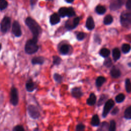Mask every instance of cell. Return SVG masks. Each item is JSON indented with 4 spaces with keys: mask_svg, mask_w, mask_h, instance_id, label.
I'll use <instances>...</instances> for the list:
<instances>
[{
    "mask_svg": "<svg viewBox=\"0 0 131 131\" xmlns=\"http://www.w3.org/2000/svg\"><path fill=\"white\" fill-rule=\"evenodd\" d=\"M25 24L33 34V38L38 39V37L41 32V29L38 24L31 17H28L25 20Z\"/></svg>",
    "mask_w": 131,
    "mask_h": 131,
    "instance_id": "1",
    "label": "cell"
},
{
    "mask_svg": "<svg viewBox=\"0 0 131 131\" xmlns=\"http://www.w3.org/2000/svg\"><path fill=\"white\" fill-rule=\"evenodd\" d=\"M37 41L38 39L33 38L27 40L25 46V51L27 54H33L38 50L39 47L37 44Z\"/></svg>",
    "mask_w": 131,
    "mask_h": 131,
    "instance_id": "2",
    "label": "cell"
},
{
    "mask_svg": "<svg viewBox=\"0 0 131 131\" xmlns=\"http://www.w3.org/2000/svg\"><path fill=\"white\" fill-rule=\"evenodd\" d=\"M1 31L5 33L10 29L11 26V18L9 16H4L1 22Z\"/></svg>",
    "mask_w": 131,
    "mask_h": 131,
    "instance_id": "3",
    "label": "cell"
},
{
    "mask_svg": "<svg viewBox=\"0 0 131 131\" xmlns=\"http://www.w3.org/2000/svg\"><path fill=\"white\" fill-rule=\"evenodd\" d=\"M10 102L14 105H17L18 103V93L15 87H12L10 91Z\"/></svg>",
    "mask_w": 131,
    "mask_h": 131,
    "instance_id": "4",
    "label": "cell"
},
{
    "mask_svg": "<svg viewBox=\"0 0 131 131\" xmlns=\"http://www.w3.org/2000/svg\"><path fill=\"white\" fill-rule=\"evenodd\" d=\"M28 112L30 117L34 119H37L40 116L37 107L33 104H30L28 106Z\"/></svg>",
    "mask_w": 131,
    "mask_h": 131,
    "instance_id": "5",
    "label": "cell"
},
{
    "mask_svg": "<svg viewBox=\"0 0 131 131\" xmlns=\"http://www.w3.org/2000/svg\"><path fill=\"white\" fill-rule=\"evenodd\" d=\"M12 32L16 37H20L22 35V32L19 23L17 20H14L12 24Z\"/></svg>",
    "mask_w": 131,
    "mask_h": 131,
    "instance_id": "6",
    "label": "cell"
},
{
    "mask_svg": "<svg viewBox=\"0 0 131 131\" xmlns=\"http://www.w3.org/2000/svg\"><path fill=\"white\" fill-rule=\"evenodd\" d=\"M121 24L124 26H128L131 24V12L122 13L120 16Z\"/></svg>",
    "mask_w": 131,
    "mask_h": 131,
    "instance_id": "7",
    "label": "cell"
},
{
    "mask_svg": "<svg viewBox=\"0 0 131 131\" xmlns=\"http://www.w3.org/2000/svg\"><path fill=\"white\" fill-rule=\"evenodd\" d=\"M114 102L112 99H109L105 102L102 112V116L103 117H105L107 116L110 110L114 106Z\"/></svg>",
    "mask_w": 131,
    "mask_h": 131,
    "instance_id": "8",
    "label": "cell"
},
{
    "mask_svg": "<svg viewBox=\"0 0 131 131\" xmlns=\"http://www.w3.org/2000/svg\"><path fill=\"white\" fill-rule=\"evenodd\" d=\"M26 89L29 92H32L36 89L35 84L31 79L29 80L26 83Z\"/></svg>",
    "mask_w": 131,
    "mask_h": 131,
    "instance_id": "9",
    "label": "cell"
},
{
    "mask_svg": "<svg viewBox=\"0 0 131 131\" xmlns=\"http://www.w3.org/2000/svg\"><path fill=\"white\" fill-rule=\"evenodd\" d=\"M60 21V16L57 13H53L50 16V23L52 25L58 24Z\"/></svg>",
    "mask_w": 131,
    "mask_h": 131,
    "instance_id": "10",
    "label": "cell"
},
{
    "mask_svg": "<svg viewBox=\"0 0 131 131\" xmlns=\"http://www.w3.org/2000/svg\"><path fill=\"white\" fill-rule=\"evenodd\" d=\"M71 93H72V95L74 97L76 98H79L81 97L83 95V93L81 92L80 88H73L72 90Z\"/></svg>",
    "mask_w": 131,
    "mask_h": 131,
    "instance_id": "11",
    "label": "cell"
},
{
    "mask_svg": "<svg viewBox=\"0 0 131 131\" xmlns=\"http://www.w3.org/2000/svg\"><path fill=\"white\" fill-rule=\"evenodd\" d=\"M123 2L121 1H117L112 2L110 5V9L112 10L119 9L122 5Z\"/></svg>",
    "mask_w": 131,
    "mask_h": 131,
    "instance_id": "12",
    "label": "cell"
},
{
    "mask_svg": "<svg viewBox=\"0 0 131 131\" xmlns=\"http://www.w3.org/2000/svg\"><path fill=\"white\" fill-rule=\"evenodd\" d=\"M45 61V58L42 56H36L33 57L31 60L33 64H42Z\"/></svg>",
    "mask_w": 131,
    "mask_h": 131,
    "instance_id": "13",
    "label": "cell"
},
{
    "mask_svg": "<svg viewBox=\"0 0 131 131\" xmlns=\"http://www.w3.org/2000/svg\"><path fill=\"white\" fill-rule=\"evenodd\" d=\"M86 27L88 29L91 30H93L95 27V24L93 20V18L90 16L89 17L86 21Z\"/></svg>",
    "mask_w": 131,
    "mask_h": 131,
    "instance_id": "14",
    "label": "cell"
},
{
    "mask_svg": "<svg viewBox=\"0 0 131 131\" xmlns=\"http://www.w3.org/2000/svg\"><path fill=\"white\" fill-rule=\"evenodd\" d=\"M96 97L94 93H91L86 100V103L89 105H93L96 103Z\"/></svg>",
    "mask_w": 131,
    "mask_h": 131,
    "instance_id": "15",
    "label": "cell"
},
{
    "mask_svg": "<svg viewBox=\"0 0 131 131\" xmlns=\"http://www.w3.org/2000/svg\"><path fill=\"white\" fill-rule=\"evenodd\" d=\"M111 75L113 78H117L120 76L121 72L119 69L114 67L111 71Z\"/></svg>",
    "mask_w": 131,
    "mask_h": 131,
    "instance_id": "16",
    "label": "cell"
},
{
    "mask_svg": "<svg viewBox=\"0 0 131 131\" xmlns=\"http://www.w3.org/2000/svg\"><path fill=\"white\" fill-rule=\"evenodd\" d=\"M91 123V125L94 126H98L99 124V123H100L99 118L97 115H94L92 117Z\"/></svg>",
    "mask_w": 131,
    "mask_h": 131,
    "instance_id": "17",
    "label": "cell"
},
{
    "mask_svg": "<svg viewBox=\"0 0 131 131\" xmlns=\"http://www.w3.org/2000/svg\"><path fill=\"white\" fill-rule=\"evenodd\" d=\"M121 55L120 51L118 48H115L113 50V53H112V56L114 58V59L116 61L118 59H119Z\"/></svg>",
    "mask_w": 131,
    "mask_h": 131,
    "instance_id": "18",
    "label": "cell"
},
{
    "mask_svg": "<svg viewBox=\"0 0 131 131\" xmlns=\"http://www.w3.org/2000/svg\"><path fill=\"white\" fill-rule=\"evenodd\" d=\"M105 81V78L103 76L98 77L96 80V84L98 87L101 86Z\"/></svg>",
    "mask_w": 131,
    "mask_h": 131,
    "instance_id": "19",
    "label": "cell"
},
{
    "mask_svg": "<svg viewBox=\"0 0 131 131\" xmlns=\"http://www.w3.org/2000/svg\"><path fill=\"white\" fill-rule=\"evenodd\" d=\"M96 12L99 14H103L106 11V8L101 5H98L96 7Z\"/></svg>",
    "mask_w": 131,
    "mask_h": 131,
    "instance_id": "20",
    "label": "cell"
},
{
    "mask_svg": "<svg viewBox=\"0 0 131 131\" xmlns=\"http://www.w3.org/2000/svg\"><path fill=\"white\" fill-rule=\"evenodd\" d=\"M110 54V51L107 48H102L100 51V55L103 57H107Z\"/></svg>",
    "mask_w": 131,
    "mask_h": 131,
    "instance_id": "21",
    "label": "cell"
},
{
    "mask_svg": "<svg viewBox=\"0 0 131 131\" xmlns=\"http://www.w3.org/2000/svg\"><path fill=\"white\" fill-rule=\"evenodd\" d=\"M113 20V18L111 15H107L103 19V23L104 24L107 25L111 24Z\"/></svg>",
    "mask_w": 131,
    "mask_h": 131,
    "instance_id": "22",
    "label": "cell"
},
{
    "mask_svg": "<svg viewBox=\"0 0 131 131\" xmlns=\"http://www.w3.org/2000/svg\"><path fill=\"white\" fill-rule=\"evenodd\" d=\"M58 13L59 14V16L62 17H64L67 15V8L66 7H62L59 9L58 10Z\"/></svg>",
    "mask_w": 131,
    "mask_h": 131,
    "instance_id": "23",
    "label": "cell"
},
{
    "mask_svg": "<svg viewBox=\"0 0 131 131\" xmlns=\"http://www.w3.org/2000/svg\"><path fill=\"white\" fill-rule=\"evenodd\" d=\"M69 51V47L67 45H62L60 48V52L62 54H67Z\"/></svg>",
    "mask_w": 131,
    "mask_h": 131,
    "instance_id": "24",
    "label": "cell"
},
{
    "mask_svg": "<svg viewBox=\"0 0 131 131\" xmlns=\"http://www.w3.org/2000/svg\"><path fill=\"white\" fill-rule=\"evenodd\" d=\"M124 118L127 119H131V106L128 107L124 112Z\"/></svg>",
    "mask_w": 131,
    "mask_h": 131,
    "instance_id": "25",
    "label": "cell"
},
{
    "mask_svg": "<svg viewBox=\"0 0 131 131\" xmlns=\"http://www.w3.org/2000/svg\"><path fill=\"white\" fill-rule=\"evenodd\" d=\"M131 47L129 44L124 43L122 46V51L124 53H127L130 51Z\"/></svg>",
    "mask_w": 131,
    "mask_h": 131,
    "instance_id": "26",
    "label": "cell"
},
{
    "mask_svg": "<svg viewBox=\"0 0 131 131\" xmlns=\"http://www.w3.org/2000/svg\"><path fill=\"white\" fill-rule=\"evenodd\" d=\"M8 5L7 1L5 0H0V10L2 11L5 10Z\"/></svg>",
    "mask_w": 131,
    "mask_h": 131,
    "instance_id": "27",
    "label": "cell"
},
{
    "mask_svg": "<svg viewBox=\"0 0 131 131\" xmlns=\"http://www.w3.org/2000/svg\"><path fill=\"white\" fill-rule=\"evenodd\" d=\"M107 98V96H106V95H105L104 94L101 95V96L100 97V98H99V100H98V106L101 105L104 102V101L106 100Z\"/></svg>",
    "mask_w": 131,
    "mask_h": 131,
    "instance_id": "28",
    "label": "cell"
},
{
    "mask_svg": "<svg viewBox=\"0 0 131 131\" xmlns=\"http://www.w3.org/2000/svg\"><path fill=\"white\" fill-rule=\"evenodd\" d=\"M125 89L127 92H131V82L129 79L125 80Z\"/></svg>",
    "mask_w": 131,
    "mask_h": 131,
    "instance_id": "29",
    "label": "cell"
},
{
    "mask_svg": "<svg viewBox=\"0 0 131 131\" xmlns=\"http://www.w3.org/2000/svg\"><path fill=\"white\" fill-rule=\"evenodd\" d=\"M125 99V96L123 94H118L115 98L116 101L117 103H120L122 102Z\"/></svg>",
    "mask_w": 131,
    "mask_h": 131,
    "instance_id": "30",
    "label": "cell"
},
{
    "mask_svg": "<svg viewBox=\"0 0 131 131\" xmlns=\"http://www.w3.org/2000/svg\"><path fill=\"white\" fill-rule=\"evenodd\" d=\"M75 15V12L74 10L72 7L67 8V15L68 17H72Z\"/></svg>",
    "mask_w": 131,
    "mask_h": 131,
    "instance_id": "31",
    "label": "cell"
},
{
    "mask_svg": "<svg viewBox=\"0 0 131 131\" xmlns=\"http://www.w3.org/2000/svg\"><path fill=\"white\" fill-rule=\"evenodd\" d=\"M61 58L58 56H53V62L55 65H58L60 63Z\"/></svg>",
    "mask_w": 131,
    "mask_h": 131,
    "instance_id": "32",
    "label": "cell"
},
{
    "mask_svg": "<svg viewBox=\"0 0 131 131\" xmlns=\"http://www.w3.org/2000/svg\"><path fill=\"white\" fill-rule=\"evenodd\" d=\"M104 65L106 67H110L112 65V61L110 58L106 57L104 62Z\"/></svg>",
    "mask_w": 131,
    "mask_h": 131,
    "instance_id": "33",
    "label": "cell"
},
{
    "mask_svg": "<svg viewBox=\"0 0 131 131\" xmlns=\"http://www.w3.org/2000/svg\"><path fill=\"white\" fill-rule=\"evenodd\" d=\"M116 130V122L114 120H111L110 122V125L109 127V131H115Z\"/></svg>",
    "mask_w": 131,
    "mask_h": 131,
    "instance_id": "34",
    "label": "cell"
},
{
    "mask_svg": "<svg viewBox=\"0 0 131 131\" xmlns=\"http://www.w3.org/2000/svg\"><path fill=\"white\" fill-rule=\"evenodd\" d=\"M54 79V80L57 82H61V81H62V77L61 75H60L59 74H57V73H55L54 74L53 76Z\"/></svg>",
    "mask_w": 131,
    "mask_h": 131,
    "instance_id": "35",
    "label": "cell"
},
{
    "mask_svg": "<svg viewBox=\"0 0 131 131\" xmlns=\"http://www.w3.org/2000/svg\"><path fill=\"white\" fill-rule=\"evenodd\" d=\"M85 36V33H84L83 32H79L76 36L77 39L79 40H81L82 39H83L84 38Z\"/></svg>",
    "mask_w": 131,
    "mask_h": 131,
    "instance_id": "36",
    "label": "cell"
},
{
    "mask_svg": "<svg viewBox=\"0 0 131 131\" xmlns=\"http://www.w3.org/2000/svg\"><path fill=\"white\" fill-rule=\"evenodd\" d=\"M85 126L83 124H79L76 127V131H84Z\"/></svg>",
    "mask_w": 131,
    "mask_h": 131,
    "instance_id": "37",
    "label": "cell"
},
{
    "mask_svg": "<svg viewBox=\"0 0 131 131\" xmlns=\"http://www.w3.org/2000/svg\"><path fill=\"white\" fill-rule=\"evenodd\" d=\"M79 17H76L74 19H73V29L74 28H75L76 27H77V26L78 25L79 23Z\"/></svg>",
    "mask_w": 131,
    "mask_h": 131,
    "instance_id": "38",
    "label": "cell"
},
{
    "mask_svg": "<svg viewBox=\"0 0 131 131\" xmlns=\"http://www.w3.org/2000/svg\"><path fill=\"white\" fill-rule=\"evenodd\" d=\"M13 131H25V129L23 126L16 125L13 128Z\"/></svg>",
    "mask_w": 131,
    "mask_h": 131,
    "instance_id": "39",
    "label": "cell"
},
{
    "mask_svg": "<svg viewBox=\"0 0 131 131\" xmlns=\"http://www.w3.org/2000/svg\"><path fill=\"white\" fill-rule=\"evenodd\" d=\"M126 7L127 9L131 10V0L128 1L126 3Z\"/></svg>",
    "mask_w": 131,
    "mask_h": 131,
    "instance_id": "40",
    "label": "cell"
},
{
    "mask_svg": "<svg viewBox=\"0 0 131 131\" xmlns=\"http://www.w3.org/2000/svg\"><path fill=\"white\" fill-rule=\"evenodd\" d=\"M119 112V108L118 107H115V108L113 109V110L112 112V114L113 115H115L116 114H117Z\"/></svg>",
    "mask_w": 131,
    "mask_h": 131,
    "instance_id": "41",
    "label": "cell"
},
{
    "mask_svg": "<svg viewBox=\"0 0 131 131\" xmlns=\"http://www.w3.org/2000/svg\"><path fill=\"white\" fill-rule=\"evenodd\" d=\"M66 2H68V3H72V2H73V1H66Z\"/></svg>",
    "mask_w": 131,
    "mask_h": 131,
    "instance_id": "42",
    "label": "cell"
},
{
    "mask_svg": "<svg viewBox=\"0 0 131 131\" xmlns=\"http://www.w3.org/2000/svg\"><path fill=\"white\" fill-rule=\"evenodd\" d=\"M2 44H1V43H0V51L1 50V49H2Z\"/></svg>",
    "mask_w": 131,
    "mask_h": 131,
    "instance_id": "43",
    "label": "cell"
},
{
    "mask_svg": "<svg viewBox=\"0 0 131 131\" xmlns=\"http://www.w3.org/2000/svg\"><path fill=\"white\" fill-rule=\"evenodd\" d=\"M129 131H131V129H130V130H129Z\"/></svg>",
    "mask_w": 131,
    "mask_h": 131,
    "instance_id": "44",
    "label": "cell"
}]
</instances>
